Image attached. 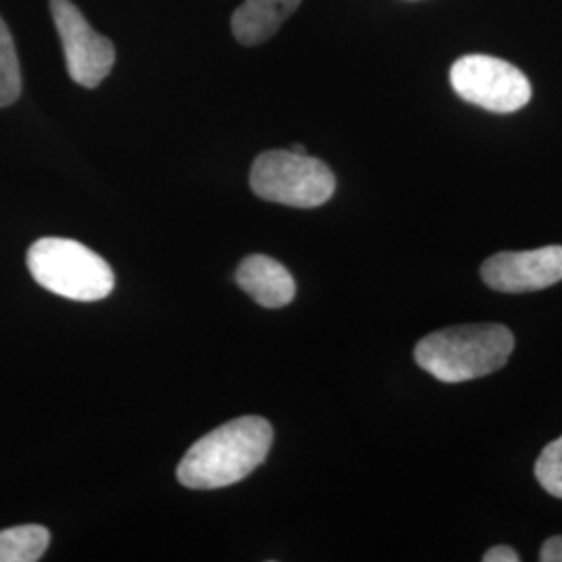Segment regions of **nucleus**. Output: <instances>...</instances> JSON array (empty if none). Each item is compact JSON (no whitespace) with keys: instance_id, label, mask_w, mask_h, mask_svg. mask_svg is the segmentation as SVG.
I'll return each instance as SVG.
<instances>
[{"instance_id":"39448f33","label":"nucleus","mask_w":562,"mask_h":562,"mask_svg":"<svg viewBox=\"0 0 562 562\" xmlns=\"http://www.w3.org/2000/svg\"><path fill=\"white\" fill-rule=\"evenodd\" d=\"M450 83L462 101L492 113H515L531 101V83L519 67L490 55H467L450 69Z\"/></svg>"},{"instance_id":"f257e3e1","label":"nucleus","mask_w":562,"mask_h":562,"mask_svg":"<svg viewBox=\"0 0 562 562\" xmlns=\"http://www.w3.org/2000/svg\"><path fill=\"white\" fill-rule=\"evenodd\" d=\"M271 443L273 427L262 417L225 423L186 452L178 467V480L192 490L234 485L265 462Z\"/></svg>"},{"instance_id":"9b49d317","label":"nucleus","mask_w":562,"mask_h":562,"mask_svg":"<svg viewBox=\"0 0 562 562\" xmlns=\"http://www.w3.org/2000/svg\"><path fill=\"white\" fill-rule=\"evenodd\" d=\"M21 67L15 42L0 18V109L9 106L20 99Z\"/></svg>"},{"instance_id":"7ed1b4c3","label":"nucleus","mask_w":562,"mask_h":562,"mask_svg":"<svg viewBox=\"0 0 562 562\" xmlns=\"http://www.w3.org/2000/svg\"><path fill=\"white\" fill-rule=\"evenodd\" d=\"M27 269L38 285L67 301H102L115 285L109 262L88 246L67 238H42L32 244Z\"/></svg>"},{"instance_id":"2eb2a0df","label":"nucleus","mask_w":562,"mask_h":562,"mask_svg":"<svg viewBox=\"0 0 562 562\" xmlns=\"http://www.w3.org/2000/svg\"><path fill=\"white\" fill-rule=\"evenodd\" d=\"M290 150H294V153H306V150H304V146H302V144H294V146H292V148H290Z\"/></svg>"},{"instance_id":"1a4fd4ad","label":"nucleus","mask_w":562,"mask_h":562,"mask_svg":"<svg viewBox=\"0 0 562 562\" xmlns=\"http://www.w3.org/2000/svg\"><path fill=\"white\" fill-rule=\"evenodd\" d=\"M302 0H244L234 11L232 32L241 46H259L273 38Z\"/></svg>"},{"instance_id":"6e6552de","label":"nucleus","mask_w":562,"mask_h":562,"mask_svg":"<svg viewBox=\"0 0 562 562\" xmlns=\"http://www.w3.org/2000/svg\"><path fill=\"white\" fill-rule=\"evenodd\" d=\"M236 283L265 308H281L296 296L292 273L280 261L265 255L246 257L236 271Z\"/></svg>"},{"instance_id":"0eeeda50","label":"nucleus","mask_w":562,"mask_h":562,"mask_svg":"<svg viewBox=\"0 0 562 562\" xmlns=\"http://www.w3.org/2000/svg\"><path fill=\"white\" fill-rule=\"evenodd\" d=\"M482 278L492 290L506 294L550 288L562 281V246L498 252L483 262Z\"/></svg>"},{"instance_id":"f8f14e48","label":"nucleus","mask_w":562,"mask_h":562,"mask_svg":"<svg viewBox=\"0 0 562 562\" xmlns=\"http://www.w3.org/2000/svg\"><path fill=\"white\" fill-rule=\"evenodd\" d=\"M536 477L548 494L562 501V436L543 448L536 462Z\"/></svg>"},{"instance_id":"423d86ee","label":"nucleus","mask_w":562,"mask_h":562,"mask_svg":"<svg viewBox=\"0 0 562 562\" xmlns=\"http://www.w3.org/2000/svg\"><path fill=\"white\" fill-rule=\"evenodd\" d=\"M69 78L81 88H99L115 65V46L99 34L71 0H50Z\"/></svg>"},{"instance_id":"9d476101","label":"nucleus","mask_w":562,"mask_h":562,"mask_svg":"<svg viewBox=\"0 0 562 562\" xmlns=\"http://www.w3.org/2000/svg\"><path fill=\"white\" fill-rule=\"evenodd\" d=\"M50 543V533L42 525H20L0 531V562L41 561Z\"/></svg>"},{"instance_id":"20e7f679","label":"nucleus","mask_w":562,"mask_h":562,"mask_svg":"<svg viewBox=\"0 0 562 562\" xmlns=\"http://www.w3.org/2000/svg\"><path fill=\"white\" fill-rule=\"evenodd\" d=\"M250 188L262 201L315 209L336 192V178L325 162L294 150H267L250 169Z\"/></svg>"},{"instance_id":"ddd939ff","label":"nucleus","mask_w":562,"mask_h":562,"mask_svg":"<svg viewBox=\"0 0 562 562\" xmlns=\"http://www.w3.org/2000/svg\"><path fill=\"white\" fill-rule=\"evenodd\" d=\"M521 561V557L513 550V548H508V546H496V548H492V550H487L485 552V557H483V562H519Z\"/></svg>"},{"instance_id":"4468645a","label":"nucleus","mask_w":562,"mask_h":562,"mask_svg":"<svg viewBox=\"0 0 562 562\" xmlns=\"http://www.w3.org/2000/svg\"><path fill=\"white\" fill-rule=\"evenodd\" d=\"M540 561L542 562H562V536L550 538L543 543L540 550Z\"/></svg>"},{"instance_id":"f03ea898","label":"nucleus","mask_w":562,"mask_h":562,"mask_svg":"<svg viewBox=\"0 0 562 562\" xmlns=\"http://www.w3.org/2000/svg\"><path fill=\"white\" fill-rule=\"evenodd\" d=\"M515 336L498 323H471L434 331L415 348V361L443 383L485 378L510 359Z\"/></svg>"}]
</instances>
